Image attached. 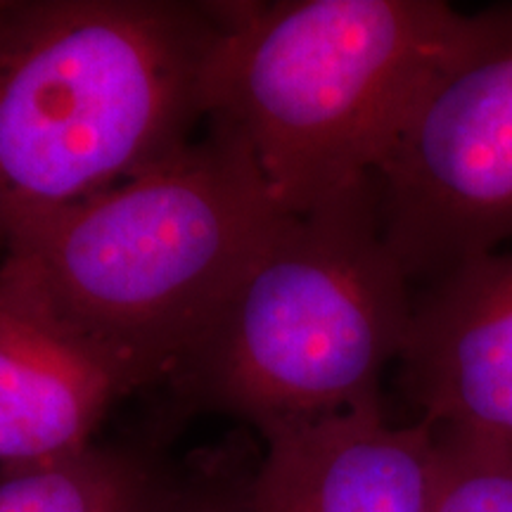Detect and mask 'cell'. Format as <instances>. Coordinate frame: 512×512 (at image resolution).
Here are the masks:
<instances>
[{
    "mask_svg": "<svg viewBox=\"0 0 512 512\" xmlns=\"http://www.w3.org/2000/svg\"><path fill=\"white\" fill-rule=\"evenodd\" d=\"M283 214L245 147L207 128L3 245L0 299L126 396L169 380Z\"/></svg>",
    "mask_w": 512,
    "mask_h": 512,
    "instance_id": "6da1fadb",
    "label": "cell"
},
{
    "mask_svg": "<svg viewBox=\"0 0 512 512\" xmlns=\"http://www.w3.org/2000/svg\"><path fill=\"white\" fill-rule=\"evenodd\" d=\"M233 3H0V245L143 174L207 121Z\"/></svg>",
    "mask_w": 512,
    "mask_h": 512,
    "instance_id": "7a4b0ae2",
    "label": "cell"
},
{
    "mask_svg": "<svg viewBox=\"0 0 512 512\" xmlns=\"http://www.w3.org/2000/svg\"><path fill=\"white\" fill-rule=\"evenodd\" d=\"M475 22L441 0L233 3L207 124L245 147L275 207L302 214L373 181Z\"/></svg>",
    "mask_w": 512,
    "mask_h": 512,
    "instance_id": "3957f363",
    "label": "cell"
},
{
    "mask_svg": "<svg viewBox=\"0 0 512 512\" xmlns=\"http://www.w3.org/2000/svg\"><path fill=\"white\" fill-rule=\"evenodd\" d=\"M411 287L373 181L283 214L164 384L178 408L230 415L261 439L377 406L406 347Z\"/></svg>",
    "mask_w": 512,
    "mask_h": 512,
    "instance_id": "277c9868",
    "label": "cell"
},
{
    "mask_svg": "<svg viewBox=\"0 0 512 512\" xmlns=\"http://www.w3.org/2000/svg\"><path fill=\"white\" fill-rule=\"evenodd\" d=\"M389 249L411 285L512 242V5L477 12L373 176Z\"/></svg>",
    "mask_w": 512,
    "mask_h": 512,
    "instance_id": "5b68a950",
    "label": "cell"
},
{
    "mask_svg": "<svg viewBox=\"0 0 512 512\" xmlns=\"http://www.w3.org/2000/svg\"><path fill=\"white\" fill-rule=\"evenodd\" d=\"M399 380L427 425L512 441V249L467 261L413 297Z\"/></svg>",
    "mask_w": 512,
    "mask_h": 512,
    "instance_id": "8992f818",
    "label": "cell"
},
{
    "mask_svg": "<svg viewBox=\"0 0 512 512\" xmlns=\"http://www.w3.org/2000/svg\"><path fill=\"white\" fill-rule=\"evenodd\" d=\"M247 512H427L434 430L363 406L264 439Z\"/></svg>",
    "mask_w": 512,
    "mask_h": 512,
    "instance_id": "52a82bcc",
    "label": "cell"
},
{
    "mask_svg": "<svg viewBox=\"0 0 512 512\" xmlns=\"http://www.w3.org/2000/svg\"><path fill=\"white\" fill-rule=\"evenodd\" d=\"M121 392L110 377L0 299V465L93 444Z\"/></svg>",
    "mask_w": 512,
    "mask_h": 512,
    "instance_id": "ba28073f",
    "label": "cell"
},
{
    "mask_svg": "<svg viewBox=\"0 0 512 512\" xmlns=\"http://www.w3.org/2000/svg\"><path fill=\"white\" fill-rule=\"evenodd\" d=\"M178 470L140 444H93L0 470V512H166Z\"/></svg>",
    "mask_w": 512,
    "mask_h": 512,
    "instance_id": "9c48e42d",
    "label": "cell"
},
{
    "mask_svg": "<svg viewBox=\"0 0 512 512\" xmlns=\"http://www.w3.org/2000/svg\"><path fill=\"white\" fill-rule=\"evenodd\" d=\"M432 430L427 512H512V441L456 427Z\"/></svg>",
    "mask_w": 512,
    "mask_h": 512,
    "instance_id": "30bf717a",
    "label": "cell"
},
{
    "mask_svg": "<svg viewBox=\"0 0 512 512\" xmlns=\"http://www.w3.org/2000/svg\"><path fill=\"white\" fill-rule=\"evenodd\" d=\"M259 456L245 444H223L197 453L178 470L166 512H247Z\"/></svg>",
    "mask_w": 512,
    "mask_h": 512,
    "instance_id": "8fae6325",
    "label": "cell"
}]
</instances>
